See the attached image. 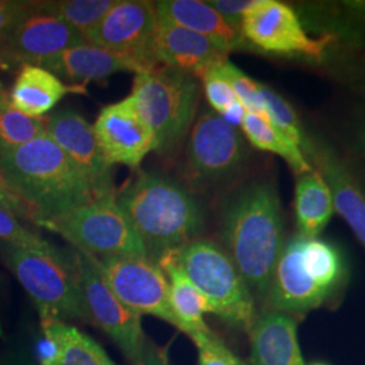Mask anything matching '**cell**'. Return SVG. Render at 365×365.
<instances>
[{"label":"cell","mask_w":365,"mask_h":365,"mask_svg":"<svg viewBox=\"0 0 365 365\" xmlns=\"http://www.w3.org/2000/svg\"><path fill=\"white\" fill-rule=\"evenodd\" d=\"M222 240L250 291L267 297L274 265L286 242L280 199L274 185L255 182L229 202Z\"/></svg>","instance_id":"obj_1"},{"label":"cell","mask_w":365,"mask_h":365,"mask_svg":"<svg viewBox=\"0 0 365 365\" xmlns=\"http://www.w3.org/2000/svg\"><path fill=\"white\" fill-rule=\"evenodd\" d=\"M0 170L31 209L37 225L96 199L84 173L48 135L0 150Z\"/></svg>","instance_id":"obj_2"},{"label":"cell","mask_w":365,"mask_h":365,"mask_svg":"<svg viewBox=\"0 0 365 365\" xmlns=\"http://www.w3.org/2000/svg\"><path fill=\"white\" fill-rule=\"evenodd\" d=\"M348 276V262L337 245L294 235L279 255L265 299L272 310L302 317L336 299Z\"/></svg>","instance_id":"obj_3"},{"label":"cell","mask_w":365,"mask_h":365,"mask_svg":"<svg viewBox=\"0 0 365 365\" xmlns=\"http://www.w3.org/2000/svg\"><path fill=\"white\" fill-rule=\"evenodd\" d=\"M115 199L155 262L195 240L205 223L194 195L179 182L155 173H143Z\"/></svg>","instance_id":"obj_4"},{"label":"cell","mask_w":365,"mask_h":365,"mask_svg":"<svg viewBox=\"0 0 365 365\" xmlns=\"http://www.w3.org/2000/svg\"><path fill=\"white\" fill-rule=\"evenodd\" d=\"M176 262L210 304V314L249 333L257 314L253 292L225 249L195 238L172 250Z\"/></svg>","instance_id":"obj_5"},{"label":"cell","mask_w":365,"mask_h":365,"mask_svg":"<svg viewBox=\"0 0 365 365\" xmlns=\"http://www.w3.org/2000/svg\"><path fill=\"white\" fill-rule=\"evenodd\" d=\"M6 262L36 303L39 319L88 322L73 256L63 255L53 245L45 248L7 245Z\"/></svg>","instance_id":"obj_6"},{"label":"cell","mask_w":365,"mask_h":365,"mask_svg":"<svg viewBox=\"0 0 365 365\" xmlns=\"http://www.w3.org/2000/svg\"><path fill=\"white\" fill-rule=\"evenodd\" d=\"M131 96L155 133V150L170 153L195 122L200 88L195 76L160 66L135 75Z\"/></svg>","instance_id":"obj_7"},{"label":"cell","mask_w":365,"mask_h":365,"mask_svg":"<svg viewBox=\"0 0 365 365\" xmlns=\"http://www.w3.org/2000/svg\"><path fill=\"white\" fill-rule=\"evenodd\" d=\"M39 226L93 257H148L144 242L119 207L115 194L95 199L90 205L41 222Z\"/></svg>","instance_id":"obj_8"},{"label":"cell","mask_w":365,"mask_h":365,"mask_svg":"<svg viewBox=\"0 0 365 365\" xmlns=\"http://www.w3.org/2000/svg\"><path fill=\"white\" fill-rule=\"evenodd\" d=\"M247 157L248 148L241 131L217 113L205 111L190 130L184 173L194 185H212L235 176Z\"/></svg>","instance_id":"obj_9"},{"label":"cell","mask_w":365,"mask_h":365,"mask_svg":"<svg viewBox=\"0 0 365 365\" xmlns=\"http://www.w3.org/2000/svg\"><path fill=\"white\" fill-rule=\"evenodd\" d=\"M91 257L107 287L134 313L157 317L178 327L170 302V283L161 267L149 257Z\"/></svg>","instance_id":"obj_10"},{"label":"cell","mask_w":365,"mask_h":365,"mask_svg":"<svg viewBox=\"0 0 365 365\" xmlns=\"http://www.w3.org/2000/svg\"><path fill=\"white\" fill-rule=\"evenodd\" d=\"M241 36L261 52L322 61L331 42L330 36L313 38L299 15L283 1L255 0L241 22Z\"/></svg>","instance_id":"obj_11"},{"label":"cell","mask_w":365,"mask_h":365,"mask_svg":"<svg viewBox=\"0 0 365 365\" xmlns=\"http://www.w3.org/2000/svg\"><path fill=\"white\" fill-rule=\"evenodd\" d=\"M72 256L88 322L102 329L131 364L138 363L146 346L141 315L131 312L107 287L87 253L78 250Z\"/></svg>","instance_id":"obj_12"},{"label":"cell","mask_w":365,"mask_h":365,"mask_svg":"<svg viewBox=\"0 0 365 365\" xmlns=\"http://www.w3.org/2000/svg\"><path fill=\"white\" fill-rule=\"evenodd\" d=\"M87 42L76 29L45 11L39 1L0 33V66H41L53 56Z\"/></svg>","instance_id":"obj_13"},{"label":"cell","mask_w":365,"mask_h":365,"mask_svg":"<svg viewBox=\"0 0 365 365\" xmlns=\"http://www.w3.org/2000/svg\"><path fill=\"white\" fill-rule=\"evenodd\" d=\"M157 29L155 1L117 0L108 13L83 37L91 45L128 56L148 69H153L157 68Z\"/></svg>","instance_id":"obj_14"},{"label":"cell","mask_w":365,"mask_h":365,"mask_svg":"<svg viewBox=\"0 0 365 365\" xmlns=\"http://www.w3.org/2000/svg\"><path fill=\"white\" fill-rule=\"evenodd\" d=\"M98 145L110 165L138 168L156 149V137L138 111L134 98L106 106L92 125Z\"/></svg>","instance_id":"obj_15"},{"label":"cell","mask_w":365,"mask_h":365,"mask_svg":"<svg viewBox=\"0 0 365 365\" xmlns=\"http://www.w3.org/2000/svg\"><path fill=\"white\" fill-rule=\"evenodd\" d=\"M45 128L46 135L84 173L96 199L114 195L113 165L107 163L86 118L72 110H60L45 118Z\"/></svg>","instance_id":"obj_16"},{"label":"cell","mask_w":365,"mask_h":365,"mask_svg":"<svg viewBox=\"0 0 365 365\" xmlns=\"http://www.w3.org/2000/svg\"><path fill=\"white\" fill-rule=\"evenodd\" d=\"M225 52L209 38L191 30L158 21L155 61L157 66L200 78L206 71L227 60Z\"/></svg>","instance_id":"obj_17"},{"label":"cell","mask_w":365,"mask_h":365,"mask_svg":"<svg viewBox=\"0 0 365 365\" xmlns=\"http://www.w3.org/2000/svg\"><path fill=\"white\" fill-rule=\"evenodd\" d=\"M41 68H45L60 78L84 84L91 80L108 78L118 72H135V75H138L152 71L131 57L88 42L68 48L53 56Z\"/></svg>","instance_id":"obj_18"},{"label":"cell","mask_w":365,"mask_h":365,"mask_svg":"<svg viewBox=\"0 0 365 365\" xmlns=\"http://www.w3.org/2000/svg\"><path fill=\"white\" fill-rule=\"evenodd\" d=\"M253 365H306L298 342L297 318L265 310L249 331Z\"/></svg>","instance_id":"obj_19"},{"label":"cell","mask_w":365,"mask_h":365,"mask_svg":"<svg viewBox=\"0 0 365 365\" xmlns=\"http://www.w3.org/2000/svg\"><path fill=\"white\" fill-rule=\"evenodd\" d=\"M314 164L325 178L334 200L336 212L346 221L365 248V195L352 172L327 145L314 144Z\"/></svg>","instance_id":"obj_20"},{"label":"cell","mask_w":365,"mask_h":365,"mask_svg":"<svg viewBox=\"0 0 365 365\" xmlns=\"http://www.w3.org/2000/svg\"><path fill=\"white\" fill-rule=\"evenodd\" d=\"M155 7L160 22L191 30L212 41L225 52L235 51L244 43L241 33L230 26L207 1L158 0Z\"/></svg>","instance_id":"obj_21"},{"label":"cell","mask_w":365,"mask_h":365,"mask_svg":"<svg viewBox=\"0 0 365 365\" xmlns=\"http://www.w3.org/2000/svg\"><path fill=\"white\" fill-rule=\"evenodd\" d=\"M157 264L170 279V307L178 329L192 339L195 345L214 336L205 322V314L211 313L209 302L184 274L172 252L164 255Z\"/></svg>","instance_id":"obj_22"},{"label":"cell","mask_w":365,"mask_h":365,"mask_svg":"<svg viewBox=\"0 0 365 365\" xmlns=\"http://www.w3.org/2000/svg\"><path fill=\"white\" fill-rule=\"evenodd\" d=\"M84 91L81 84L66 86V83L45 68L25 66L15 78L10 103L29 117L43 118L66 93Z\"/></svg>","instance_id":"obj_23"},{"label":"cell","mask_w":365,"mask_h":365,"mask_svg":"<svg viewBox=\"0 0 365 365\" xmlns=\"http://www.w3.org/2000/svg\"><path fill=\"white\" fill-rule=\"evenodd\" d=\"M297 176L294 207L298 235L315 238L336 212L333 194L325 178L317 170Z\"/></svg>","instance_id":"obj_24"},{"label":"cell","mask_w":365,"mask_h":365,"mask_svg":"<svg viewBox=\"0 0 365 365\" xmlns=\"http://www.w3.org/2000/svg\"><path fill=\"white\" fill-rule=\"evenodd\" d=\"M241 130L255 148L282 157L297 175L314 170L313 165L307 160V156L299 148L274 128L267 119L252 113H247L241 125Z\"/></svg>","instance_id":"obj_25"},{"label":"cell","mask_w":365,"mask_h":365,"mask_svg":"<svg viewBox=\"0 0 365 365\" xmlns=\"http://www.w3.org/2000/svg\"><path fill=\"white\" fill-rule=\"evenodd\" d=\"M261 93L268 122L282 134H284L289 141L297 145L307 158L312 156L314 144L303 130L299 118L292 108V106L289 105L282 95H279L277 92H274L264 84H261Z\"/></svg>","instance_id":"obj_26"},{"label":"cell","mask_w":365,"mask_h":365,"mask_svg":"<svg viewBox=\"0 0 365 365\" xmlns=\"http://www.w3.org/2000/svg\"><path fill=\"white\" fill-rule=\"evenodd\" d=\"M115 3L117 0H51L39 1V6L84 36Z\"/></svg>","instance_id":"obj_27"},{"label":"cell","mask_w":365,"mask_h":365,"mask_svg":"<svg viewBox=\"0 0 365 365\" xmlns=\"http://www.w3.org/2000/svg\"><path fill=\"white\" fill-rule=\"evenodd\" d=\"M43 135L45 118L29 117L11 103L0 107V150L19 148Z\"/></svg>","instance_id":"obj_28"},{"label":"cell","mask_w":365,"mask_h":365,"mask_svg":"<svg viewBox=\"0 0 365 365\" xmlns=\"http://www.w3.org/2000/svg\"><path fill=\"white\" fill-rule=\"evenodd\" d=\"M58 331L63 354L57 365H115L103 348L78 327L58 321Z\"/></svg>","instance_id":"obj_29"},{"label":"cell","mask_w":365,"mask_h":365,"mask_svg":"<svg viewBox=\"0 0 365 365\" xmlns=\"http://www.w3.org/2000/svg\"><path fill=\"white\" fill-rule=\"evenodd\" d=\"M215 68L222 76L229 81L237 99L247 108V111L267 119L260 83L249 78L248 75H245L240 68L232 64L229 60L215 66Z\"/></svg>","instance_id":"obj_30"},{"label":"cell","mask_w":365,"mask_h":365,"mask_svg":"<svg viewBox=\"0 0 365 365\" xmlns=\"http://www.w3.org/2000/svg\"><path fill=\"white\" fill-rule=\"evenodd\" d=\"M38 336L33 344V360L37 365H57L63 354V341L58 331V319H39Z\"/></svg>","instance_id":"obj_31"},{"label":"cell","mask_w":365,"mask_h":365,"mask_svg":"<svg viewBox=\"0 0 365 365\" xmlns=\"http://www.w3.org/2000/svg\"><path fill=\"white\" fill-rule=\"evenodd\" d=\"M0 241H4L7 245L27 248H45L51 245L41 235L26 229L13 212L4 209H0Z\"/></svg>","instance_id":"obj_32"},{"label":"cell","mask_w":365,"mask_h":365,"mask_svg":"<svg viewBox=\"0 0 365 365\" xmlns=\"http://www.w3.org/2000/svg\"><path fill=\"white\" fill-rule=\"evenodd\" d=\"M199 78L203 83V90L210 106L218 115H221L229 106L238 101L232 86L217 71L215 66L210 68L209 71H206Z\"/></svg>","instance_id":"obj_33"},{"label":"cell","mask_w":365,"mask_h":365,"mask_svg":"<svg viewBox=\"0 0 365 365\" xmlns=\"http://www.w3.org/2000/svg\"><path fill=\"white\" fill-rule=\"evenodd\" d=\"M197 365H245L215 334L197 345Z\"/></svg>","instance_id":"obj_34"},{"label":"cell","mask_w":365,"mask_h":365,"mask_svg":"<svg viewBox=\"0 0 365 365\" xmlns=\"http://www.w3.org/2000/svg\"><path fill=\"white\" fill-rule=\"evenodd\" d=\"M212 9L221 14L222 18L240 31L244 15L255 4V0H210L207 1ZM241 33V31H240Z\"/></svg>","instance_id":"obj_35"},{"label":"cell","mask_w":365,"mask_h":365,"mask_svg":"<svg viewBox=\"0 0 365 365\" xmlns=\"http://www.w3.org/2000/svg\"><path fill=\"white\" fill-rule=\"evenodd\" d=\"M0 209L7 210L16 217H22L34 222V214L26 202L18 195L0 170Z\"/></svg>","instance_id":"obj_36"},{"label":"cell","mask_w":365,"mask_h":365,"mask_svg":"<svg viewBox=\"0 0 365 365\" xmlns=\"http://www.w3.org/2000/svg\"><path fill=\"white\" fill-rule=\"evenodd\" d=\"M33 1L0 0V33L15 24L30 9Z\"/></svg>","instance_id":"obj_37"},{"label":"cell","mask_w":365,"mask_h":365,"mask_svg":"<svg viewBox=\"0 0 365 365\" xmlns=\"http://www.w3.org/2000/svg\"><path fill=\"white\" fill-rule=\"evenodd\" d=\"M133 365H170L168 356L163 349L157 348L153 344H148L145 346L144 354L138 363Z\"/></svg>","instance_id":"obj_38"},{"label":"cell","mask_w":365,"mask_h":365,"mask_svg":"<svg viewBox=\"0 0 365 365\" xmlns=\"http://www.w3.org/2000/svg\"><path fill=\"white\" fill-rule=\"evenodd\" d=\"M247 108L242 106L240 101L235 102L233 105L229 106L221 114L222 119L226 120L229 125L235 128H241L244 118L247 115Z\"/></svg>","instance_id":"obj_39"},{"label":"cell","mask_w":365,"mask_h":365,"mask_svg":"<svg viewBox=\"0 0 365 365\" xmlns=\"http://www.w3.org/2000/svg\"><path fill=\"white\" fill-rule=\"evenodd\" d=\"M1 365H37V363L22 348H14L6 354Z\"/></svg>","instance_id":"obj_40"},{"label":"cell","mask_w":365,"mask_h":365,"mask_svg":"<svg viewBox=\"0 0 365 365\" xmlns=\"http://www.w3.org/2000/svg\"><path fill=\"white\" fill-rule=\"evenodd\" d=\"M356 146L361 152V155L365 157V115L359 120L356 126Z\"/></svg>","instance_id":"obj_41"},{"label":"cell","mask_w":365,"mask_h":365,"mask_svg":"<svg viewBox=\"0 0 365 365\" xmlns=\"http://www.w3.org/2000/svg\"><path fill=\"white\" fill-rule=\"evenodd\" d=\"M10 103V96L0 88V107Z\"/></svg>","instance_id":"obj_42"},{"label":"cell","mask_w":365,"mask_h":365,"mask_svg":"<svg viewBox=\"0 0 365 365\" xmlns=\"http://www.w3.org/2000/svg\"><path fill=\"white\" fill-rule=\"evenodd\" d=\"M4 336V333H3V327H1V324H0V339Z\"/></svg>","instance_id":"obj_43"},{"label":"cell","mask_w":365,"mask_h":365,"mask_svg":"<svg viewBox=\"0 0 365 365\" xmlns=\"http://www.w3.org/2000/svg\"><path fill=\"white\" fill-rule=\"evenodd\" d=\"M310 365H329V364H327V363H313V364H310Z\"/></svg>","instance_id":"obj_44"},{"label":"cell","mask_w":365,"mask_h":365,"mask_svg":"<svg viewBox=\"0 0 365 365\" xmlns=\"http://www.w3.org/2000/svg\"><path fill=\"white\" fill-rule=\"evenodd\" d=\"M0 365H1V363H0Z\"/></svg>","instance_id":"obj_45"}]
</instances>
